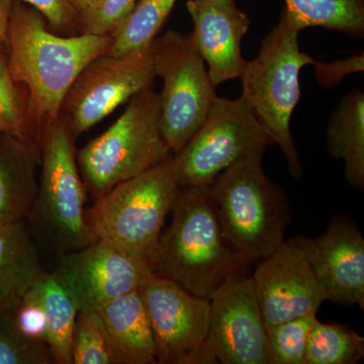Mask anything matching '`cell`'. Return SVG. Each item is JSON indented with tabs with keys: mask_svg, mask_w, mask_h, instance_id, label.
I'll use <instances>...</instances> for the list:
<instances>
[{
	"mask_svg": "<svg viewBox=\"0 0 364 364\" xmlns=\"http://www.w3.org/2000/svg\"><path fill=\"white\" fill-rule=\"evenodd\" d=\"M74 364H116L97 311L78 312L72 339Z\"/></svg>",
	"mask_w": 364,
	"mask_h": 364,
	"instance_id": "4316f807",
	"label": "cell"
},
{
	"mask_svg": "<svg viewBox=\"0 0 364 364\" xmlns=\"http://www.w3.org/2000/svg\"><path fill=\"white\" fill-rule=\"evenodd\" d=\"M149 318L159 364H210V301L152 272L139 287Z\"/></svg>",
	"mask_w": 364,
	"mask_h": 364,
	"instance_id": "8fae6325",
	"label": "cell"
},
{
	"mask_svg": "<svg viewBox=\"0 0 364 364\" xmlns=\"http://www.w3.org/2000/svg\"><path fill=\"white\" fill-rule=\"evenodd\" d=\"M45 272L23 222L0 225V311L13 312Z\"/></svg>",
	"mask_w": 364,
	"mask_h": 364,
	"instance_id": "d6986e66",
	"label": "cell"
},
{
	"mask_svg": "<svg viewBox=\"0 0 364 364\" xmlns=\"http://www.w3.org/2000/svg\"><path fill=\"white\" fill-rule=\"evenodd\" d=\"M112 41V36L57 35L38 9L14 1L6 40L9 69L14 82L28 90L40 144L58 119L72 83L109 51Z\"/></svg>",
	"mask_w": 364,
	"mask_h": 364,
	"instance_id": "6da1fadb",
	"label": "cell"
},
{
	"mask_svg": "<svg viewBox=\"0 0 364 364\" xmlns=\"http://www.w3.org/2000/svg\"><path fill=\"white\" fill-rule=\"evenodd\" d=\"M179 186L173 155L140 176L117 184L85 210L95 238L107 242L153 270L165 219Z\"/></svg>",
	"mask_w": 364,
	"mask_h": 364,
	"instance_id": "5b68a950",
	"label": "cell"
},
{
	"mask_svg": "<svg viewBox=\"0 0 364 364\" xmlns=\"http://www.w3.org/2000/svg\"><path fill=\"white\" fill-rule=\"evenodd\" d=\"M317 313L267 326L270 364H305L309 337L316 322Z\"/></svg>",
	"mask_w": 364,
	"mask_h": 364,
	"instance_id": "484cf974",
	"label": "cell"
},
{
	"mask_svg": "<svg viewBox=\"0 0 364 364\" xmlns=\"http://www.w3.org/2000/svg\"><path fill=\"white\" fill-rule=\"evenodd\" d=\"M327 150L344 162V176L352 188L364 189V92L347 93L332 112L326 132Z\"/></svg>",
	"mask_w": 364,
	"mask_h": 364,
	"instance_id": "ffe728a7",
	"label": "cell"
},
{
	"mask_svg": "<svg viewBox=\"0 0 364 364\" xmlns=\"http://www.w3.org/2000/svg\"><path fill=\"white\" fill-rule=\"evenodd\" d=\"M0 134L40 145L28 90L14 82L7 61L6 42H0Z\"/></svg>",
	"mask_w": 364,
	"mask_h": 364,
	"instance_id": "cb8c5ba5",
	"label": "cell"
},
{
	"mask_svg": "<svg viewBox=\"0 0 364 364\" xmlns=\"http://www.w3.org/2000/svg\"><path fill=\"white\" fill-rule=\"evenodd\" d=\"M314 66H315L316 80L318 85L330 90L338 86L347 76L363 72L364 54L360 53L349 58L330 62V63L316 61Z\"/></svg>",
	"mask_w": 364,
	"mask_h": 364,
	"instance_id": "1f68e13d",
	"label": "cell"
},
{
	"mask_svg": "<svg viewBox=\"0 0 364 364\" xmlns=\"http://www.w3.org/2000/svg\"><path fill=\"white\" fill-rule=\"evenodd\" d=\"M301 32L284 9L279 23L265 36L259 53L247 61L240 77L242 97L273 144L282 151L289 174L298 181L303 176V165L291 135V119L301 97L299 72L316 62L299 49Z\"/></svg>",
	"mask_w": 364,
	"mask_h": 364,
	"instance_id": "277c9868",
	"label": "cell"
},
{
	"mask_svg": "<svg viewBox=\"0 0 364 364\" xmlns=\"http://www.w3.org/2000/svg\"><path fill=\"white\" fill-rule=\"evenodd\" d=\"M14 323L18 331L26 338L47 344V321L42 306L36 296L26 291L14 309Z\"/></svg>",
	"mask_w": 364,
	"mask_h": 364,
	"instance_id": "f546056e",
	"label": "cell"
},
{
	"mask_svg": "<svg viewBox=\"0 0 364 364\" xmlns=\"http://www.w3.org/2000/svg\"><path fill=\"white\" fill-rule=\"evenodd\" d=\"M210 301V364H270L267 325L252 277L228 280Z\"/></svg>",
	"mask_w": 364,
	"mask_h": 364,
	"instance_id": "7c38bea8",
	"label": "cell"
},
{
	"mask_svg": "<svg viewBox=\"0 0 364 364\" xmlns=\"http://www.w3.org/2000/svg\"><path fill=\"white\" fill-rule=\"evenodd\" d=\"M270 144L245 98L217 95L202 126L173 155L177 181L181 186H210L228 167Z\"/></svg>",
	"mask_w": 364,
	"mask_h": 364,
	"instance_id": "9c48e42d",
	"label": "cell"
},
{
	"mask_svg": "<svg viewBox=\"0 0 364 364\" xmlns=\"http://www.w3.org/2000/svg\"><path fill=\"white\" fill-rule=\"evenodd\" d=\"M265 325L317 313L327 301L305 253L294 238L256 263L252 277Z\"/></svg>",
	"mask_w": 364,
	"mask_h": 364,
	"instance_id": "5bb4252c",
	"label": "cell"
},
{
	"mask_svg": "<svg viewBox=\"0 0 364 364\" xmlns=\"http://www.w3.org/2000/svg\"><path fill=\"white\" fill-rule=\"evenodd\" d=\"M170 214L153 272L208 299L228 280L245 277L250 263L227 240L208 186H181Z\"/></svg>",
	"mask_w": 364,
	"mask_h": 364,
	"instance_id": "7a4b0ae2",
	"label": "cell"
},
{
	"mask_svg": "<svg viewBox=\"0 0 364 364\" xmlns=\"http://www.w3.org/2000/svg\"><path fill=\"white\" fill-rule=\"evenodd\" d=\"M138 0H100L77 18L79 33L111 36L126 20Z\"/></svg>",
	"mask_w": 364,
	"mask_h": 364,
	"instance_id": "f1b7e54d",
	"label": "cell"
},
{
	"mask_svg": "<svg viewBox=\"0 0 364 364\" xmlns=\"http://www.w3.org/2000/svg\"><path fill=\"white\" fill-rule=\"evenodd\" d=\"M54 359L46 343L23 336L14 326H0V364H50Z\"/></svg>",
	"mask_w": 364,
	"mask_h": 364,
	"instance_id": "83f0119b",
	"label": "cell"
},
{
	"mask_svg": "<svg viewBox=\"0 0 364 364\" xmlns=\"http://www.w3.org/2000/svg\"><path fill=\"white\" fill-rule=\"evenodd\" d=\"M54 272L70 291L79 312H88L138 289L153 270L97 239L85 247L61 255Z\"/></svg>",
	"mask_w": 364,
	"mask_h": 364,
	"instance_id": "4fadbf2b",
	"label": "cell"
},
{
	"mask_svg": "<svg viewBox=\"0 0 364 364\" xmlns=\"http://www.w3.org/2000/svg\"><path fill=\"white\" fill-rule=\"evenodd\" d=\"M41 147L0 134V225L30 215L38 191Z\"/></svg>",
	"mask_w": 364,
	"mask_h": 364,
	"instance_id": "e0dca14e",
	"label": "cell"
},
{
	"mask_svg": "<svg viewBox=\"0 0 364 364\" xmlns=\"http://www.w3.org/2000/svg\"><path fill=\"white\" fill-rule=\"evenodd\" d=\"M97 312L116 364L157 363L154 337L139 289L117 296Z\"/></svg>",
	"mask_w": 364,
	"mask_h": 364,
	"instance_id": "ac0fdd59",
	"label": "cell"
},
{
	"mask_svg": "<svg viewBox=\"0 0 364 364\" xmlns=\"http://www.w3.org/2000/svg\"><path fill=\"white\" fill-rule=\"evenodd\" d=\"M75 138L60 116L41 142L33 225L57 252H72L97 240L85 222L86 188L79 171Z\"/></svg>",
	"mask_w": 364,
	"mask_h": 364,
	"instance_id": "52a82bcc",
	"label": "cell"
},
{
	"mask_svg": "<svg viewBox=\"0 0 364 364\" xmlns=\"http://www.w3.org/2000/svg\"><path fill=\"white\" fill-rule=\"evenodd\" d=\"M159 93L160 128L176 155L207 119L214 102L215 86L191 36L169 30L153 41Z\"/></svg>",
	"mask_w": 364,
	"mask_h": 364,
	"instance_id": "ba28073f",
	"label": "cell"
},
{
	"mask_svg": "<svg viewBox=\"0 0 364 364\" xmlns=\"http://www.w3.org/2000/svg\"><path fill=\"white\" fill-rule=\"evenodd\" d=\"M264 151L235 162L208 186L223 232L249 263L260 262L282 245L289 221V200L265 174Z\"/></svg>",
	"mask_w": 364,
	"mask_h": 364,
	"instance_id": "3957f363",
	"label": "cell"
},
{
	"mask_svg": "<svg viewBox=\"0 0 364 364\" xmlns=\"http://www.w3.org/2000/svg\"><path fill=\"white\" fill-rule=\"evenodd\" d=\"M14 0H0V42H6Z\"/></svg>",
	"mask_w": 364,
	"mask_h": 364,
	"instance_id": "d6a6232c",
	"label": "cell"
},
{
	"mask_svg": "<svg viewBox=\"0 0 364 364\" xmlns=\"http://www.w3.org/2000/svg\"><path fill=\"white\" fill-rule=\"evenodd\" d=\"M35 7L45 16L53 33L61 36L78 35L77 16L67 0H14Z\"/></svg>",
	"mask_w": 364,
	"mask_h": 364,
	"instance_id": "4dcf8cb0",
	"label": "cell"
},
{
	"mask_svg": "<svg viewBox=\"0 0 364 364\" xmlns=\"http://www.w3.org/2000/svg\"><path fill=\"white\" fill-rule=\"evenodd\" d=\"M364 358V338L341 324L314 326L305 354V364H356Z\"/></svg>",
	"mask_w": 364,
	"mask_h": 364,
	"instance_id": "d4e9b609",
	"label": "cell"
},
{
	"mask_svg": "<svg viewBox=\"0 0 364 364\" xmlns=\"http://www.w3.org/2000/svg\"><path fill=\"white\" fill-rule=\"evenodd\" d=\"M177 0H138L122 25L112 33V45L105 53L121 56L140 51L152 44Z\"/></svg>",
	"mask_w": 364,
	"mask_h": 364,
	"instance_id": "603a6c76",
	"label": "cell"
},
{
	"mask_svg": "<svg viewBox=\"0 0 364 364\" xmlns=\"http://www.w3.org/2000/svg\"><path fill=\"white\" fill-rule=\"evenodd\" d=\"M155 78L152 44L121 56L102 55L72 83L60 116L66 119L74 136L82 135L119 105L153 87Z\"/></svg>",
	"mask_w": 364,
	"mask_h": 364,
	"instance_id": "30bf717a",
	"label": "cell"
},
{
	"mask_svg": "<svg viewBox=\"0 0 364 364\" xmlns=\"http://www.w3.org/2000/svg\"><path fill=\"white\" fill-rule=\"evenodd\" d=\"M67 1L70 4L71 9H73L78 18L81 14H85L93 6H97L100 0H67Z\"/></svg>",
	"mask_w": 364,
	"mask_h": 364,
	"instance_id": "836d02e7",
	"label": "cell"
},
{
	"mask_svg": "<svg viewBox=\"0 0 364 364\" xmlns=\"http://www.w3.org/2000/svg\"><path fill=\"white\" fill-rule=\"evenodd\" d=\"M47 321V345L54 363L72 364V339L78 306L56 272H46L30 289Z\"/></svg>",
	"mask_w": 364,
	"mask_h": 364,
	"instance_id": "44dd1931",
	"label": "cell"
},
{
	"mask_svg": "<svg viewBox=\"0 0 364 364\" xmlns=\"http://www.w3.org/2000/svg\"><path fill=\"white\" fill-rule=\"evenodd\" d=\"M210 1L215 2V4H236V0H210Z\"/></svg>",
	"mask_w": 364,
	"mask_h": 364,
	"instance_id": "e575fe53",
	"label": "cell"
},
{
	"mask_svg": "<svg viewBox=\"0 0 364 364\" xmlns=\"http://www.w3.org/2000/svg\"><path fill=\"white\" fill-rule=\"evenodd\" d=\"M294 240L305 253L327 301L364 310V238L346 215L333 218L316 238Z\"/></svg>",
	"mask_w": 364,
	"mask_h": 364,
	"instance_id": "9a60e30c",
	"label": "cell"
},
{
	"mask_svg": "<svg viewBox=\"0 0 364 364\" xmlns=\"http://www.w3.org/2000/svg\"><path fill=\"white\" fill-rule=\"evenodd\" d=\"M186 9L193 23L191 40L208 64L215 87L232 79H240L246 61L241 43L250 20L236 4H219L210 0H188Z\"/></svg>",
	"mask_w": 364,
	"mask_h": 364,
	"instance_id": "2e32d148",
	"label": "cell"
},
{
	"mask_svg": "<svg viewBox=\"0 0 364 364\" xmlns=\"http://www.w3.org/2000/svg\"><path fill=\"white\" fill-rule=\"evenodd\" d=\"M287 11L304 28L320 26L353 38L364 35V0H284Z\"/></svg>",
	"mask_w": 364,
	"mask_h": 364,
	"instance_id": "7402d4cb",
	"label": "cell"
},
{
	"mask_svg": "<svg viewBox=\"0 0 364 364\" xmlns=\"http://www.w3.org/2000/svg\"><path fill=\"white\" fill-rule=\"evenodd\" d=\"M171 155L160 128L159 93L151 87L132 97L122 116L76 158L86 191L97 200Z\"/></svg>",
	"mask_w": 364,
	"mask_h": 364,
	"instance_id": "8992f818",
	"label": "cell"
}]
</instances>
